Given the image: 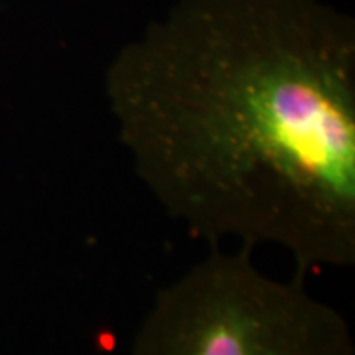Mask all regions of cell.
Returning <instances> with one entry per match:
<instances>
[{"label": "cell", "mask_w": 355, "mask_h": 355, "mask_svg": "<svg viewBox=\"0 0 355 355\" xmlns=\"http://www.w3.org/2000/svg\"><path fill=\"white\" fill-rule=\"evenodd\" d=\"M105 99L135 174L209 245L355 263V22L324 0H180L116 51Z\"/></svg>", "instance_id": "6da1fadb"}, {"label": "cell", "mask_w": 355, "mask_h": 355, "mask_svg": "<svg viewBox=\"0 0 355 355\" xmlns=\"http://www.w3.org/2000/svg\"><path fill=\"white\" fill-rule=\"evenodd\" d=\"M253 247L209 253L156 292L130 355H355L347 320L306 277L263 272Z\"/></svg>", "instance_id": "7a4b0ae2"}]
</instances>
